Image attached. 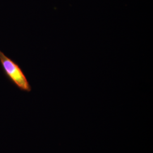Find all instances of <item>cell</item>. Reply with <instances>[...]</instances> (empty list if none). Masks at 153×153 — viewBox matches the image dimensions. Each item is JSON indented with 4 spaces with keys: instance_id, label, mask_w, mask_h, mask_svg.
Listing matches in <instances>:
<instances>
[{
    "instance_id": "cell-1",
    "label": "cell",
    "mask_w": 153,
    "mask_h": 153,
    "mask_svg": "<svg viewBox=\"0 0 153 153\" xmlns=\"http://www.w3.org/2000/svg\"><path fill=\"white\" fill-rule=\"evenodd\" d=\"M0 63L6 77L19 90L30 92L31 86L22 69L0 50Z\"/></svg>"
}]
</instances>
